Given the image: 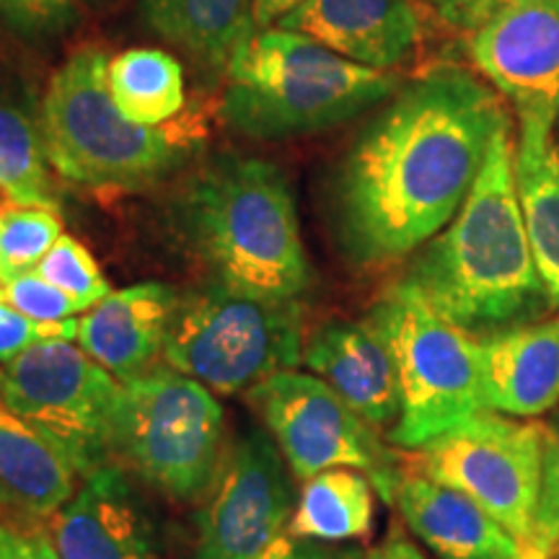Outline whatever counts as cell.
Returning a JSON list of instances; mask_svg holds the SVG:
<instances>
[{
	"mask_svg": "<svg viewBox=\"0 0 559 559\" xmlns=\"http://www.w3.org/2000/svg\"><path fill=\"white\" fill-rule=\"evenodd\" d=\"M508 102L464 66L402 83L342 158L332 190L334 234L358 267H383L438 236L485 166Z\"/></svg>",
	"mask_w": 559,
	"mask_h": 559,
	"instance_id": "obj_1",
	"label": "cell"
},
{
	"mask_svg": "<svg viewBox=\"0 0 559 559\" xmlns=\"http://www.w3.org/2000/svg\"><path fill=\"white\" fill-rule=\"evenodd\" d=\"M515 120L489 145L469 198L402 280L453 324L489 337L555 311L515 192Z\"/></svg>",
	"mask_w": 559,
	"mask_h": 559,
	"instance_id": "obj_2",
	"label": "cell"
},
{
	"mask_svg": "<svg viewBox=\"0 0 559 559\" xmlns=\"http://www.w3.org/2000/svg\"><path fill=\"white\" fill-rule=\"evenodd\" d=\"M181 230L230 290L283 304L311 288L296 202L270 160L221 156L205 166L181 198Z\"/></svg>",
	"mask_w": 559,
	"mask_h": 559,
	"instance_id": "obj_3",
	"label": "cell"
},
{
	"mask_svg": "<svg viewBox=\"0 0 559 559\" xmlns=\"http://www.w3.org/2000/svg\"><path fill=\"white\" fill-rule=\"evenodd\" d=\"M223 120L249 138H293L337 128L396 94V70L358 66L298 32L264 26L226 73Z\"/></svg>",
	"mask_w": 559,
	"mask_h": 559,
	"instance_id": "obj_4",
	"label": "cell"
},
{
	"mask_svg": "<svg viewBox=\"0 0 559 559\" xmlns=\"http://www.w3.org/2000/svg\"><path fill=\"white\" fill-rule=\"evenodd\" d=\"M109 58L81 47L55 70L39 107L47 160L66 181L94 192H135L179 164L177 135L130 122L109 91Z\"/></svg>",
	"mask_w": 559,
	"mask_h": 559,
	"instance_id": "obj_5",
	"label": "cell"
},
{
	"mask_svg": "<svg viewBox=\"0 0 559 559\" xmlns=\"http://www.w3.org/2000/svg\"><path fill=\"white\" fill-rule=\"evenodd\" d=\"M226 415L205 383L171 366L151 368L120 386L109 456L166 498H205L218 479Z\"/></svg>",
	"mask_w": 559,
	"mask_h": 559,
	"instance_id": "obj_6",
	"label": "cell"
},
{
	"mask_svg": "<svg viewBox=\"0 0 559 559\" xmlns=\"http://www.w3.org/2000/svg\"><path fill=\"white\" fill-rule=\"evenodd\" d=\"M366 321L386 342L400 379L402 412L389 430L391 445L417 451L487 409L479 337L440 317L412 285H391Z\"/></svg>",
	"mask_w": 559,
	"mask_h": 559,
	"instance_id": "obj_7",
	"label": "cell"
},
{
	"mask_svg": "<svg viewBox=\"0 0 559 559\" xmlns=\"http://www.w3.org/2000/svg\"><path fill=\"white\" fill-rule=\"evenodd\" d=\"M160 358L215 394H241L304 362V311L213 280L179 293Z\"/></svg>",
	"mask_w": 559,
	"mask_h": 559,
	"instance_id": "obj_8",
	"label": "cell"
},
{
	"mask_svg": "<svg viewBox=\"0 0 559 559\" xmlns=\"http://www.w3.org/2000/svg\"><path fill=\"white\" fill-rule=\"evenodd\" d=\"M122 383L73 340H41L0 366V394L47 438L79 477L111 464L109 438Z\"/></svg>",
	"mask_w": 559,
	"mask_h": 559,
	"instance_id": "obj_9",
	"label": "cell"
},
{
	"mask_svg": "<svg viewBox=\"0 0 559 559\" xmlns=\"http://www.w3.org/2000/svg\"><path fill=\"white\" fill-rule=\"evenodd\" d=\"M402 466L459 489L513 539H528L542 492L544 423L485 409L423 449L402 453Z\"/></svg>",
	"mask_w": 559,
	"mask_h": 559,
	"instance_id": "obj_10",
	"label": "cell"
},
{
	"mask_svg": "<svg viewBox=\"0 0 559 559\" xmlns=\"http://www.w3.org/2000/svg\"><path fill=\"white\" fill-rule=\"evenodd\" d=\"M247 400L290 472L300 479L326 469H358L373 481L376 495L389 502L391 487L402 469L394 453L358 412L319 376L283 370L247 391Z\"/></svg>",
	"mask_w": 559,
	"mask_h": 559,
	"instance_id": "obj_11",
	"label": "cell"
},
{
	"mask_svg": "<svg viewBox=\"0 0 559 559\" xmlns=\"http://www.w3.org/2000/svg\"><path fill=\"white\" fill-rule=\"evenodd\" d=\"M207 495L194 559H260L288 531L296 510L275 438L262 430L230 445Z\"/></svg>",
	"mask_w": 559,
	"mask_h": 559,
	"instance_id": "obj_12",
	"label": "cell"
},
{
	"mask_svg": "<svg viewBox=\"0 0 559 559\" xmlns=\"http://www.w3.org/2000/svg\"><path fill=\"white\" fill-rule=\"evenodd\" d=\"M477 73L515 120H559V0H523L469 34Z\"/></svg>",
	"mask_w": 559,
	"mask_h": 559,
	"instance_id": "obj_13",
	"label": "cell"
},
{
	"mask_svg": "<svg viewBox=\"0 0 559 559\" xmlns=\"http://www.w3.org/2000/svg\"><path fill=\"white\" fill-rule=\"evenodd\" d=\"M275 26L376 70H396L423 41L417 0H296Z\"/></svg>",
	"mask_w": 559,
	"mask_h": 559,
	"instance_id": "obj_14",
	"label": "cell"
},
{
	"mask_svg": "<svg viewBox=\"0 0 559 559\" xmlns=\"http://www.w3.org/2000/svg\"><path fill=\"white\" fill-rule=\"evenodd\" d=\"M45 534L60 559H160L148 515L115 464L83 477Z\"/></svg>",
	"mask_w": 559,
	"mask_h": 559,
	"instance_id": "obj_15",
	"label": "cell"
},
{
	"mask_svg": "<svg viewBox=\"0 0 559 559\" xmlns=\"http://www.w3.org/2000/svg\"><path fill=\"white\" fill-rule=\"evenodd\" d=\"M304 366L330 383L376 430H391L400 419L394 358L366 319H332L317 326L304 342Z\"/></svg>",
	"mask_w": 559,
	"mask_h": 559,
	"instance_id": "obj_16",
	"label": "cell"
},
{
	"mask_svg": "<svg viewBox=\"0 0 559 559\" xmlns=\"http://www.w3.org/2000/svg\"><path fill=\"white\" fill-rule=\"evenodd\" d=\"M179 290L166 283H138L111 290L79 319V347L120 383L156 368L164 355Z\"/></svg>",
	"mask_w": 559,
	"mask_h": 559,
	"instance_id": "obj_17",
	"label": "cell"
},
{
	"mask_svg": "<svg viewBox=\"0 0 559 559\" xmlns=\"http://www.w3.org/2000/svg\"><path fill=\"white\" fill-rule=\"evenodd\" d=\"M389 506L438 559H513L519 551V539L472 498L404 466Z\"/></svg>",
	"mask_w": 559,
	"mask_h": 559,
	"instance_id": "obj_18",
	"label": "cell"
},
{
	"mask_svg": "<svg viewBox=\"0 0 559 559\" xmlns=\"http://www.w3.org/2000/svg\"><path fill=\"white\" fill-rule=\"evenodd\" d=\"M481 345V396L498 415L542 417L559 402V313L489 334Z\"/></svg>",
	"mask_w": 559,
	"mask_h": 559,
	"instance_id": "obj_19",
	"label": "cell"
},
{
	"mask_svg": "<svg viewBox=\"0 0 559 559\" xmlns=\"http://www.w3.org/2000/svg\"><path fill=\"white\" fill-rule=\"evenodd\" d=\"M79 485L62 453L0 394V521L45 528Z\"/></svg>",
	"mask_w": 559,
	"mask_h": 559,
	"instance_id": "obj_20",
	"label": "cell"
},
{
	"mask_svg": "<svg viewBox=\"0 0 559 559\" xmlns=\"http://www.w3.org/2000/svg\"><path fill=\"white\" fill-rule=\"evenodd\" d=\"M515 192L551 306L559 309V138L555 124L515 120Z\"/></svg>",
	"mask_w": 559,
	"mask_h": 559,
	"instance_id": "obj_21",
	"label": "cell"
},
{
	"mask_svg": "<svg viewBox=\"0 0 559 559\" xmlns=\"http://www.w3.org/2000/svg\"><path fill=\"white\" fill-rule=\"evenodd\" d=\"M140 19L210 73H228L257 32L254 0H140Z\"/></svg>",
	"mask_w": 559,
	"mask_h": 559,
	"instance_id": "obj_22",
	"label": "cell"
},
{
	"mask_svg": "<svg viewBox=\"0 0 559 559\" xmlns=\"http://www.w3.org/2000/svg\"><path fill=\"white\" fill-rule=\"evenodd\" d=\"M373 519L376 487L368 474L358 469H326L306 479L290 515L288 534L342 544L370 536Z\"/></svg>",
	"mask_w": 559,
	"mask_h": 559,
	"instance_id": "obj_23",
	"label": "cell"
},
{
	"mask_svg": "<svg viewBox=\"0 0 559 559\" xmlns=\"http://www.w3.org/2000/svg\"><path fill=\"white\" fill-rule=\"evenodd\" d=\"M109 91L130 122L160 128L185 107V68L156 47H135L109 58Z\"/></svg>",
	"mask_w": 559,
	"mask_h": 559,
	"instance_id": "obj_24",
	"label": "cell"
},
{
	"mask_svg": "<svg viewBox=\"0 0 559 559\" xmlns=\"http://www.w3.org/2000/svg\"><path fill=\"white\" fill-rule=\"evenodd\" d=\"M0 192L9 202L58 210L39 120L0 88Z\"/></svg>",
	"mask_w": 559,
	"mask_h": 559,
	"instance_id": "obj_25",
	"label": "cell"
},
{
	"mask_svg": "<svg viewBox=\"0 0 559 559\" xmlns=\"http://www.w3.org/2000/svg\"><path fill=\"white\" fill-rule=\"evenodd\" d=\"M60 236L58 210L21 202L0 205V285L37 270Z\"/></svg>",
	"mask_w": 559,
	"mask_h": 559,
	"instance_id": "obj_26",
	"label": "cell"
},
{
	"mask_svg": "<svg viewBox=\"0 0 559 559\" xmlns=\"http://www.w3.org/2000/svg\"><path fill=\"white\" fill-rule=\"evenodd\" d=\"M37 272L45 280H50L55 288L68 293L83 311L94 309L99 300L111 293L107 277H104L102 267L91 257V251L79 239L66 234L47 251Z\"/></svg>",
	"mask_w": 559,
	"mask_h": 559,
	"instance_id": "obj_27",
	"label": "cell"
},
{
	"mask_svg": "<svg viewBox=\"0 0 559 559\" xmlns=\"http://www.w3.org/2000/svg\"><path fill=\"white\" fill-rule=\"evenodd\" d=\"M79 24V0H0V29L34 47L66 39Z\"/></svg>",
	"mask_w": 559,
	"mask_h": 559,
	"instance_id": "obj_28",
	"label": "cell"
},
{
	"mask_svg": "<svg viewBox=\"0 0 559 559\" xmlns=\"http://www.w3.org/2000/svg\"><path fill=\"white\" fill-rule=\"evenodd\" d=\"M0 293H3V298L9 300L13 309L39 321V324H60V321L75 319V313L83 311L68 293L55 288L50 280L41 277L37 270L0 285Z\"/></svg>",
	"mask_w": 559,
	"mask_h": 559,
	"instance_id": "obj_29",
	"label": "cell"
},
{
	"mask_svg": "<svg viewBox=\"0 0 559 559\" xmlns=\"http://www.w3.org/2000/svg\"><path fill=\"white\" fill-rule=\"evenodd\" d=\"M75 332H79V319L60 321V324H39V321L13 309L0 293V366L19 358L26 347L37 345L41 340H75Z\"/></svg>",
	"mask_w": 559,
	"mask_h": 559,
	"instance_id": "obj_30",
	"label": "cell"
},
{
	"mask_svg": "<svg viewBox=\"0 0 559 559\" xmlns=\"http://www.w3.org/2000/svg\"><path fill=\"white\" fill-rule=\"evenodd\" d=\"M534 531L559 557V412L544 423V469Z\"/></svg>",
	"mask_w": 559,
	"mask_h": 559,
	"instance_id": "obj_31",
	"label": "cell"
},
{
	"mask_svg": "<svg viewBox=\"0 0 559 559\" xmlns=\"http://www.w3.org/2000/svg\"><path fill=\"white\" fill-rule=\"evenodd\" d=\"M523 0H430V9L451 29L472 34L481 24Z\"/></svg>",
	"mask_w": 559,
	"mask_h": 559,
	"instance_id": "obj_32",
	"label": "cell"
},
{
	"mask_svg": "<svg viewBox=\"0 0 559 559\" xmlns=\"http://www.w3.org/2000/svg\"><path fill=\"white\" fill-rule=\"evenodd\" d=\"M260 559H368V551L347 544H330L317 539H300L285 531Z\"/></svg>",
	"mask_w": 559,
	"mask_h": 559,
	"instance_id": "obj_33",
	"label": "cell"
},
{
	"mask_svg": "<svg viewBox=\"0 0 559 559\" xmlns=\"http://www.w3.org/2000/svg\"><path fill=\"white\" fill-rule=\"evenodd\" d=\"M0 559H60L45 528L0 521Z\"/></svg>",
	"mask_w": 559,
	"mask_h": 559,
	"instance_id": "obj_34",
	"label": "cell"
},
{
	"mask_svg": "<svg viewBox=\"0 0 559 559\" xmlns=\"http://www.w3.org/2000/svg\"><path fill=\"white\" fill-rule=\"evenodd\" d=\"M368 559H425V557L423 551L415 547V542H409L407 534H404L400 526H394L379 547L368 551Z\"/></svg>",
	"mask_w": 559,
	"mask_h": 559,
	"instance_id": "obj_35",
	"label": "cell"
},
{
	"mask_svg": "<svg viewBox=\"0 0 559 559\" xmlns=\"http://www.w3.org/2000/svg\"><path fill=\"white\" fill-rule=\"evenodd\" d=\"M293 3H296V0H254L257 29H264V26L275 24V21L283 16Z\"/></svg>",
	"mask_w": 559,
	"mask_h": 559,
	"instance_id": "obj_36",
	"label": "cell"
},
{
	"mask_svg": "<svg viewBox=\"0 0 559 559\" xmlns=\"http://www.w3.org/2000/svg\"><path fill=\"white\" fill-rule=\"evenodd\" d=\"M513 559H555V555H551L549 544L544 542L542 536L534 531L528 539L519 542V551H515Z\"/></svg>",
	"mask_w": 559,
	"mask_h": 559,
	"instance_id": "obj_37",
	"label": "cell"
},
{
	"mask_svg": "<svg viewBox=\"0 0 559 559\" xmlns=\"http://www.w3.org/2000/svg\"><path fill=\"white\" fill-rule=\"evenodd\" d=\"M79 3L83 5V9L96 11V9H107V5L115 3V0H79Z\"/></svg>",
	"mask_w": 559,
	"mask_h": 559,
	"instance_id": "obj_38",
	"label": "cell"
},
{
	"mask_svg": "<svg viewBox=\"0 0 559 559\" xmlns=\"http://www.w3.org/2000/svg\"><path fill=\"white\" fill-rule=\"evenodd\" d=\"M417 3H419V0H417ZM423 3H430V0H423Z\"/></svg>",
	"mask_w": 559,
	"mask_h": 559,
	"instance_id": "obj_39",
	"label": "cell"
},
{
	"mask_svg": "<svg viewBox=\"0 0 559 559\" xmlns=\"http://www.w3.org/2000/svg\"><path fill=\"white\" fill-rule=\"evenodd\" d=\"M557 128H559V120H557Z\"/></svg>",
	"mask_w": 559,
	"mask_h": 559,
	"instance_id": "obj_40",
	"label": "cell"
},
{
	"mask_svg": "<svg viewBox=\"0 0 559 559\" xmlns=\"http://www.w3.org/2000/svg\"><path fill=\"white\" fill-rule=\"evenodd\" d=\"M555 559H559V557H555Z\"/></svg>",
	"mask_w": 559,
	"mask_h": 559,
	"instance_id": "obj_41",
	"label": "cell"
}]
</instances>
